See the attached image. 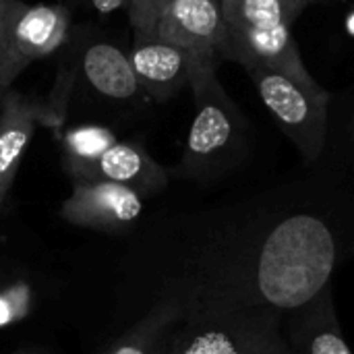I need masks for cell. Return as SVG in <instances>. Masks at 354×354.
Masks as SVG:
<instances>
[{
  "label": "cell",
  "mask_w": 354,
  "mask_h": 354,
  "mask_svg": "<svg viewBox=\"0 0 354 354\" xmlns=\"http://www.w3.org/2000/svg\"><path fill=\"white\" fill-rule=\"evenodd\" d=\"M354 241V197L295 183L170 220L137 255L143 311L170 301L180 322L282 324L322 290Z\"/></svg>",
  "instance_id": "1"
},
{
  "label": "cell",
  "mask_w": 354,
  "mask_h": 354,
  "mask_svg": "<svg viewBox=\"0 0 354 354\" xmlns=\"http://www.w3.org/2000/svg\"><path fill=\"white\" fill-rule=\"evenodd\" d=\"M189 87L195 97V116L170 176L212 185L243 166L249 156V129L218 79L216 56L195 54Z\"/></svg>",
  "instance_id": "2"
},
{
  "label": "cell",
  "mask_w": 354,
  "mask_h": 354,
  "mask_svg": "<svg viewBox=\"0 0 354 354\" xmlns=\"http://www.w3.org/2000/svg\"><path fill=\"white\" fill-rule=\"evenodd\" d=\"M309 0H243L224 10V37L220 58L234 60L245 71L276 66L307 71L292 37V23Z\"/></svg>",
  "instance_id": "3"
},
{
  "label": "cell",
  "mask_w": 354,
  "mask_h": 354,
  "mask_svg": "<svg viewBox=\"0 0 354 354\" xmlns=\"http://www.w3.org/2000/svg\"><path fill=\"white\" fill-rule=\"evenodd\" d=\"M247 73L284 135L297 145L305 162L315 164L326 149L330 93L309 71L255 66Z\"/></svg>",
  "instance_id": "4"
},
{
  "label": "cell",
  "mask_w": 354,
  "mask_h": 354,
  "mask_svg": "<svg viewBox=\"0 0 354 354\" xmlns=\"http://www.w3.org/2000/svg\"><path fill=\"white\" fill-rule=\"evenodd\" d=\"M158 354H295L282 324L178 322Z\"/></svg>",
  "instance_id": "5"
},
{
  "label": "cell",
  "mask_w": 354,
  "mask_h": 354,
  "mask_svg": "<svg viewBox=\"0 0 354 354\" xmlns=\"http://www.w3.org/2000/svg\"><path fill=\"white\" fill-rule=\"evenodd\" d=\"M141 214V193L118 183L89 178H75L73 193L60 207L68 224L102 232H124L137 224Z\"/></svg>",
  "instance_id": "6"
},
{
  "label": "cell",
  "mask_w": 354,
  "mask_h": 354,
  "mask_svg": "<svg viewBox=\"0 0 354 354\" xmlns=\"http://www.w3.org/2000/svg\"><path fill=\"white\" fill-rule=\"evenodd\" d=\"M149 37L176 44L193 54L218 56L224 37L220 0H172L158 17ZM143 39V37H141Z\"/></svg>",
  "instance_id": "7"
},
{
  "label": "cell",
  "mask_w": 354,
  "mask_h": 354,
  "mask_svg": "<svg viewBox=\"0 0 354 354\" xmlns=\"http://www.w3.org/2000/svg\"><path fill=\"white\" fill-rule=\"evenodd\" d=\"M282 332L295 354H354L338 319L332 282L286 313Z\"/></svg>",
  "instance_id": "8"
},
{
  "label": "cell",
  "mask_w": 354,
  "mask_h": 354,
  "mask_svg": "<svg viewBox=\"0 0 354 354\" xmlns=\"http://www.w3.org/2000/svg\"><path fill=\"white\" fill-rule=\"evenodd\" d=\"M129 58L141 89L153 100H170L191 83L195 54L176 44L156 37L135 39Z\"/></svg>",
  "instance_id": "9"
},
{
  "label": "cell",
  "mask_w": 354,
  "mask_h": 354,
  "mask_svg": "<svg viewBox=\"0 0 354 354\" xmlns=\"http://www.w3.org/2000/svg\"><path fill=\"white\" fill-rule=\"evenodd\" d=\"M73 178L110 180L135 189L137 193L156 195L166 189L170 172L162 168L143 147L116 141L91 164L73 172Z\"/></svg>",
  "instance_id": "10"
},
{
  "label": "cell",
  "mask_w": 354,
  "mask_h": 354,
  "mask_svg": "<svg viewBox=\"0 0 354 354\" xmlns=\"http://www.w3.org/2000/svg\"><path fill=\"white\" fill-rule=\"evenodd\" d=\"M37 110L21 93L6 91L0 100V209L15 185L21 160L37 127Z\"/></svg>",
  "instance_id": "11"
},
{
  "label": "cell",
  "mask_w": 354,
  "mask_h": 354,
  "mask_svg": "<svg viewBox=\"0 0 354 354\" xmlns=\"http://www.w3.org/2000/svg\"><path fill=\"white\" fill-rule=\"evenodd\" d=\"M68 10L52 4L23 6L12 31V60L21 73L31 60L52 54L66 37Z\"/></svg>",
  "instance_id": "12"
},
{
  "label": "cell",
  "mask_w": 354,
  "mask_h": 354,
  "mask_svg": "<svg viewBox=\"0 0 354 354\" xmlns=\"http://www.w3.org/2000/svg\"><path fill=\"white\" fill-rule=\"evenodd\" d=\"M83 75L102 95L129 102L145 93L131 66V58L116 46L100 41L89 46L83 56Z\"/></svg>",
  "instance_id": "13"
},
{
  "label": "cell",
  "mask_w": 354,
  "mask_h": 354,
  "mask_svg": "<svg viewBox=\"0 0 354 354\" xmlns=\"http://www.w3.org/2000/svg\"><path fill=\"white\" fill-rule=\"evenodd\" d=\"M180 317L178 307L170 301H158L149 305L122 336H118L100 354H158Z\"/></svg>",
  "instance_id": "14"
},
{
  "label": "cell",
  "mask_w": 354,
  "mask_h": 354,
  "mask_svg": "<svg viewBox=\"0 0 354 354\" xmlns=\"http://www.w3.org/2000/svg\"><path fill=\"white\" fill-rule=\"evenodd\" d=\"M114 143H116L114 135L104 127H81V129H73V131L64 133L62 147L66 153L68 170L75 172V170L91 164Z\"/></svg>",
  "instance_id": "15"
},
{
  "label": "cell",
  "mask_w": 354,
  "mask_h": 354,
  "mask_svg": "<svg viewBox=\"0 0 354 354\" xmlns=\"http://www.w3.org/2000/svg\"><path fill=\"white\" fill-rule=\"evenodd\" d=\"M23 6L25 4L19 0H0V97L19 75L12 60V31Z\"/></svg>",
  "instance_id": "16"
},
{
  "label": "cell",
  "mask_w": 354,
  "mask_h": 354,
  "mask_svg": "<svg viewBox=\"0 0 354 354\" xmlns=\"http://www.w3.org/2000/svg\"><path fill=\"white\" fill-rule=\"evenodd\" d=\"M172 0H131L129 2V17L135 31V39L149 37L158 17Z\"/></svg>",
  "instance_id": "17"
},
{
  "label": "cell",
  "mask_w": 354,
  "mask_h": 354,
  "mask_svg": "<svg viewBox=\"0 0 354 354\" xmlns=\"http://www.w3.org/2000/svg\"><path fill=\"white\" fill-rule=\"evenodd\" d=\"M131 0H91V6L100 12V15H108L114 12L122 6H129Z\"/></svg>",
  "instance_id": "18"
},
{
  "label": "cell",
  "mask_w": 354,
  "mask_h": 354,
  "mask_svg": "<svg viewBox=\"0 0 354 354\" xmlns=\"http://www.w3.org/2000/svg\"><path fill=\"white\" fill-rule=\"evenodd\" d=\"M220 2H222V10H228V8L236 6L239 2H243V0H220Z\"/></svg>",
  "instance_id": "19"
},
{
  "label": "cell",
  "mask_w": 354,
  "mask_h": 354,
  "mask_svg": "<svg viewBox=\"0 0 354 354\" xmlns=\"http://www.w3.org/2000/svg\"><path fill=\"white\" fill-rule=\"evenodd\" d=\"M348 257H354V241H353V245H351V251H348Z\"/></svg>",
  "instance_id": "20"
},
{
  "label": "cell",
  "mask_w": 354,
  "mask_h": 354,
  "mask_svg": "<svg viewBox=\"0 0 354 354\" xmlns=\"http://www.w3.org/2000/svg\"><path fill=\"white\" fill-rule=\"evenodd\" d=\"M317 2H330V0H309V4H317Z\"/></svg>",
  "instance_id": "21"
},
{
  "label": "cell",
  "mask_w": 354,
  "mask_h": 354,
  "mask_svg": "<svg viewBox=\"0 0 354 354\" xmlns=\"http://www.w3.org/2000/svg\"><path fill=\"white\" fill-rule=\"evenodd\" d=\"M19 354H39V353H19Z\"/></svg>",
  "instance_id": "22"
},
{
  "label": "cell",
  "mask_w": 354,
  "mask_h": 354,
  "mask_svg": "<svg viewBox=\"0 0 354 354\" xmlns=\"http://www.w3.org/2000/svg\"><path fill=\"white\" fill-rule=\"evenodd\" d=\"M0 100H2V97H0Z\"/></svg>",
  "instance_id": "23"
}]
</instances>
